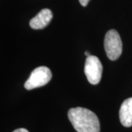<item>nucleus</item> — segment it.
I'll return each instance as SVG.
<instances>
[{
  "label": "nucleus",
  "instance_id": "nucleus-3",
  "mask_svg": "<svg viewBox=\"0 0 132 132\" xmlns=\"http://www.w3.org/2000/svg\"><path fill=\"white\" fill-rule=\"evenodd\" d=\"M51 79L52 72L46 66L38 67L31 73L24 84V87L28 90L40 87L48 83Z\"/></svg>",
  "mask_w": 132,
  "mask_h": 132
},
{
  "label": "nucleus",
  "instance_id": "nucleus-8",
  "mask_svg": "<svg viewBox=\"0 0 132 132\" xmlns=\"http://www.w3.org/2000/svg\"><path fill=\"white\" fill-rule=\"evenodd\" d=\"M13 132H29L27 129L25 128H19V129H16Z\"/></svg>",
  "mask_w": 132,
  "mask_h": 132
},
{
  "label": "nucleus",
  "instance_id": "nucleus-1",
  "mask_svg": "<svg viewBox=\"0 0 132 132\" xmlns=\"http://www.w3.org/2000/svg\"><path fill=\"white\" fill-rule=\"evenodd\" d=\"M68 116L77 132H100V123L96 114L82 107L72 108Z\"/></svg>",
  "mask_w": 132,
  "mask_h": 132
},
{
  "label": "nucleus",
  "instance_id": "nucleus-4",
  "mask_svg": "<svg viewBox=\"0 0 132 132\" xmlns=\"http://www.w3.org/2000/svg\"><path fill=\"white\" fill-rule=\"evenodd\" d=\"M103 66L99 59L95 56L87 57L85 65V73L87 79L91 85H97L101 81Z\"/></svg>",
  "mask_w": 132,
  "mask_h": 132
},
{
  "label": "nucleus",
  "instance_id": "nucleus-9",
  "mask_svg": "<svg viewBox=\"0 0 132 132\" xmlns=\"http://www.w3.org/2000/svg\"><path fill=\"white\" fill-rule=\"evenodd\" d=\"M85 55H86V56H87V57H88V56H90V54H89V52H85Z\"/></svg>",
  "mask_w": 132,
  "mask_h": 132
},
{
  "label": "nucleus",
  "instance_id": "nucleus-2",
  "mask_svg": "<svg viewBox=\"0 0 132 132\" xmlns=\"http://www.w3.org/2000/svg\"><path fill=\"white\" fill-rule=\"evenodd\" d=\"M104 48L106 56L111 60H116L121 55L123 44L120 35L115 29H111L106 34Z\"/></svg>",
  "mask_w": 132,
  "mask_h": 132
},
{
  "label": "nucleus",
  "instance_id": "nucleus-7",
  "mask_svg": "<svg viewBox=\"0 0 132 132\" xmlns=\"http://www.w3.org/2000/svg\"><path fill=\"white\" fill-rule=\"evenodd\" d=\"M79 2H80V4L83 7H86L87 4L89 3V2H90V0H79Z\"/></svg>",
  "mask_w": 132,
  "mask_h": 132
},
{
  "label": "nucleus",
  "instance_id": "nucleus-5",
  "mask_svg": "<svg viewBox=\"0 0 132 132\" xmlns=\"http://www.w3.org/2000/svg\"><path fill=\"white\" fill-rule=\"evenodd\" d=\"M53 18L52 10L47 8L41 10L29 21V26L34 29H42L47 27Z\"/></svg>",
  "mask_w": 132,
  "mask_h": 132
},
{
  "label": "nucleus",
  "instance_id": "nucleus-6",
  "mask_svg": "<svg viewBox=\"0 0 132 132\" xmlns=\"http://www.w3.org/2000/svg\"><path fill=\"white\" fill-rule=\"evenodd\" d=\"M120 123L125 127L132 126V98L125 100L120 109Z\"/></svg>",
  "mask_w": 132,
  "mask_h": 132
}]
</instances>
